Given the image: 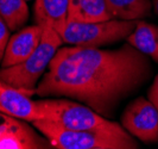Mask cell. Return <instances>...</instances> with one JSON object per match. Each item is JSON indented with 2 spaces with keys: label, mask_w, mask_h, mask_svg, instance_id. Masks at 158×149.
<instances>
[{
  "label": "cell",
  "mask_w": 158,
  "mask_h": 149,
  "mask_svg": "<svg viewBox=\"0 0 158 149\" xmlns=\"http://www.w3.org/2000/svg\"><path fill=\"white\" fill-rule=\"evenodd\" d=\"M152 69L150 57L130 43L118 49L58 48L36 94L77 99L110 118L120 103L146 84Z\"/></svg>",
  "instance_id": "cell-1"
},
{
  "label": "cell",
  "mask_w": 158,
  "mask_h": 149,
  "mask_svg": "<svg viewBox=\"0 0 158 149\" xmlns=\"http://www.w3.org/2000/svg\"><path fill=\"white\" fill-rule=\"evenodd\" d=\"M33 126L57 149H138L139 143L124 126L113 130H70L47 121L32 122Z\"/></svg>",
  "instance_id": "cell-2"
},
{
  "label": "cell",
  "mask_w": 158,
  "mask_h": 149,
  "mask_svg": "<svg viewBox=\"0 0 158 149\" xmlns=\"http://www.w3.org/2000/svg\"><path fill=\"white\" fill-rule=\"evenodd\" d=\"M62 43L63 39L57 31L50 28L43 29L42 39L35 51L23 62L0 68V79L30 95L36 94L38 80L47 72Z\"/></svg>",
  "instance_id": "cell-3"
},
{
  "label": "cell",
  "mask_w": 158,
  "mask_h": 149,
  "mask_svg": "<svg viewBox=\"0 0 158 149\" xmlns=\"http://www.w3.org/2000/svg\"><path fill=\"white\" fill-rule=\"evenodd\" d=\"M37 104L44 113V119L70 130H113L121 128L98 113L88 105L65 99H40Z\"/></svg>",
  "instance_id": "cell-4"
},
{
  "label": "cell",
  "mask_w": 158,
  "mask_h": 149,
  "mask_svg": "<svg viewBox=\"0 0 158 149\" xmlns=\"http://www.w3.org/2000/svg\"><path fill=\"white\" fill-rule=\"evenodd\" d=\"M137 20L112 18L103 22L80 23L68 20L61 37L63 43L77 47L100 48L126 39L135 30Z\"/></svg>",
  "instance_id": "cell-5"
},
{
  "label": "cell",
  "mask_w": 158,
  "mask_h": 149,
  "mask_svg": "<svg viewBox=\"0 0 158 149\" xmlns=\"http://www.w3.org/2000/svg\"><path fill=\"white\" fill-rule=\"evenodd\" d=\"M121 125L144 143L158 142V111L143 97L130 103L121 116Z\"/></svg>",
  "instance_id": "cell-6"
},
{
  "label": "cell",
  "mask_w": 158,
  "mask_h": 149,
  "mask_svg": "<svg viewBox=\"0 0 158 149\" xmlns=\"http://www.w3.org/2000/svg\"><path fill=\"white\" fill-rule=\"evenodd\" d=\"M0 112L26 122L44 119V113L31 95L0 79Z\"/></svg>",
  "instance_id": "cell-7"
},
{
  "label": "cell",
  "mask_w": 158,
  "mask_h": 149,
  "mask_svg": "<svg viewBox=\"0 0 158 149\" xmlns=\"http://www.w3.org/2000/svg\"><path fill=\"white\" fill-rule=\"evenodd\" d=\"M43 36V28L36 24L23 28L11 36L1 61V68L16 66L25 61L35 51Z\"/></svg>",
  "instance_id": "cell-8"
},
{
  "label": "cell",
  "mask_w": 158,
  "mask_h": 149,
  "mask_svg": "<svg viewBox=\"0 0 158 149\" xmlns=\"http://www.w3.org/2000/svg\"><path fill=\"white\" fill-rule=\"evenodd\" d=\"M25 122L20 118L12 117L0 136V149H47L52 147L45 136H40Z\"/></svg>",
  "instance_id": "cell-9"
},
{
  "label": "cell",
  "mask_w": 158,
  "mask_h": 149,
  "mask_svg": "<svg viewBox=\"0 0 158 149\" xmlns=\"http://www.w3.org/2000/svg\"><path fill=\"white\" fill-rule=\"evenodd\" d=\"M68 5L69 0H36V24L43 29H54L61 35L68 22Z\"/></svg>",
  "instance_id": "cell-10"
},
{
  "label": "cell",
  "mask_w": 158,
  "mask_h": 149,
  "mask_svg": "<svg viewBox=\"0 0 158 149\" xmlns=\"http://www.w3.org/2000/svg\"><path fill=\"white\" fill-rule=\"evenodd\" d=\"M106 0H69L68 20L93 23L112 19Z\"/></svg>",
  "instance_id": "cell-11"
},
{
  "label": "cell",
  "mask_w": 158,
  "mask_h": 149,
  "mask_svg": "<svg viewBox=\"0 0 158 149\" xmlns=\"http://www.w3.org/2000/svg\"><path fill=\"white\" fill-rule=\"evenodd\" d=\"M127 43L140 50L158 63V26L155 24L137 20L135 30L127 37Z\"/></svg>",
  "instance_id": "cell-12"
},
{
  "label": "cell",
  "mask_w": 158,
  "mask_h": 149,
  "mask_svg": "<svg viewBox=\"0 0 158 149\" xmlns=\"http://www.w3.org/2000/svg\"><path fill=\"white\" fill-rule=\"evenodd\" d=\"M110 12L115 19L139 20L151 15V0H106Z\"/></svg>",
  "instance_id": "cell-13"
},
{
  "label": "cell",
  "mask_w": 158,
  "mask_h": 149,
  "mask_svg": "<svg viewBox=\"0 0 158 149\" xmlns=\"http://www.w3.org/2000/svg\"><path fill=\"white\" fill-rule=\"evenodd\" d=\"M0 17L11 31H18L29 19L26 0H0Z\"/></svg>",
  "instance_id": "cell-14"
},
{
  "label": "cell",
  "mask_w": 158,
  "mask_h": 149,
  "mask_svg": "<svg viewBox=\"0 0 158 149\" xmlns=\"http://www.w3.org/2000/svg\"><path fill=\"white\" fill-rule=\"evenodd\" d=\"M10 31L11 30L8 29L6 23L0 17V64H1V61H2L5 50H6V46H7L8 43V39H10Z\"/></svg>",
  "instance_id": "cell-15"
},
{
  "label": "cell",
  "mask_w": 158,
  "mask_h": 149,
  "mask_svg": "<svg viewBox=\"0 0 158 149\" xmlns=\"http://www.w3.org/2000/svg\"><path fill=\"white\" fill-rule=\"evenodd\" d=\"M148 99L150 100L158 111V74L153 79V82L148 91Z\"/></svg>",
  "instance_id": "cell-16"
},
{
  "label": "cell",
  "mask_w": 158,
  "mask_h": 149,
  "mask_svg": "<svg viewBox=\"0 0 158 149\" xmlns=\"http://www.w3.org/2000/svg\"><path fill=\"white\" fill-rule=\"evenodd\" d=\"M12 119V116H8V115H5L2 112H0V136L1 134L5 131V129L7 128V125L10 124Z\"/></svg>",
  "instance_id": "cell-17"
},
{
  "label": "cell",
  "mask_w": 158,
  "mask_h": 149,
  "mask_svg": "<svg viewBox=\"0 0 158 149\" xmlns=\"http://www.w3.org/2000/svg\"><path fill=\"white\" fill-rule=\"evenodd\" d=\"M152 6L155 8V11H156V13H157L158 16V0H152Z\"/></svg>",
  "instance_id": "cell-18"
}]
</instances>
